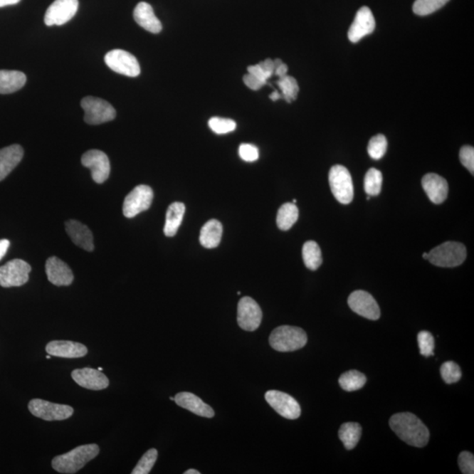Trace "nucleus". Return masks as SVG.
<instances>
[{
  "label": "nucleus",
  "instance_id": "1",
  "mask_svg": "<svg viewBox=\"0 0 474 474\" xmlns=\"http://www.w3.org/2000/svg\"><path fill=\"white\" fill-rule=\"evenodd\" d=\"M390 428L408 445L424 447L430 440V431L418 417L411 413L395 414L389 421Z\"/></svg>",
  "mask_w": 474,
  "mask_h": 474
},
{
  "label": "nucleus",
  "instance_id": "2",
  "mask_svg": "<svg viewBox=\"0 0 474 474\" xmlns=\"http://www.w3.org/2000/svg\"><path fill=\"white\" fill-rule=\"evenodd\" d=\"M99 453L100 447L95 443L80 446L69 453L53 458L52 468L60 473H76Z\"/></svg>",
  "mask_w": 474,
  "mask_h": 474
},
{
  "label": "nucleus",
  "instance_id": "3",
  "mask_svg": "<svg viewBox=\"0 0 474 474\" xmlns=\"http://www.w3.org/2000/svg\"><path fill=\"white\" fill-rule=\"evenodd\" d=\"M270 346L277 352H290L298 351L307 344V336L302 329L298 327L280 326L270 334Z\"/></svg>",
  "mask_w": 474,
  "mask_h": 474
},
{
  "label": "nucleus",
  "instance_id": "4",
  "mask_svg": "<svg viewBox=\"0 0 474 474\" xmlns=\"http://www.w3.org/2000/svg\"><path fill=\"white\" fill-rule=\"evenodd\" d=\"M466 249L464 244L457 242H446L434 248L428 253V260L434 265L443 268H453L464 263Z\"/></svg>",
  "mask_w": 474,
  "mask_h": 474
},
{
  "label": "nucleus",
  "instance_id": "5",
  "mask_svg": "<svg viewBox=\"0 0 474 474\" xmlns=\"http://www.w3.org/2000/svg\"><path fill=\"white\" fill-rule=\"evenodd\" d=\"M329 182L331 191L341 204L347 205L354 196V188L351 173L342 165H334L330 169Z\"/></svg>",
  "mask_w": 474,
  "mask_h": 474
},
{
  "label": "nucleus",
  "instance_id": "6",
  "mask_svg": "<svg viewBox=\"0 0 474 474\" xmlns=\"http://www.w3.org/2000/svg\"><path fill=\"white\" fill-rule=\"evenodd\" d=\"M81 107L85 111V122L89 125H100L116 117L114 107L100 98L85 97L81 100Z\"/></svg>",
  "mask_w": 474,
  "mask_h": 474
},
{
  "label": "nucleus",
  "instance_id": "7",
  "mask_svg": "<svg viewBox=\"0 0 474 474\" xmlns=\"http://www.w3.org/2000/svg\"><path fill=\"white\" fill-rule=\"evenodd\" d=\"M105 63L115 73L135 78L141 73L140 65L135 56L122 50H114L105 56Z\"/></svg>",
  "mask_w": 474,
  "mask_h": 474
},
{
  "label": "nucleus",
  "instance_id": "8",
  "mask_svg": "<svg viewBox=\"0 0 474 474\" xmlns=\"http://www.w3.org/2000/svg\"><path fill=\"white\" fill-rule=\"evenodd\" d=\"M154 194L152 188L141 184L134 188L124 199L123 214L127 218H134L148 210L152 204Z\"/></svg>",
  "mask_w": 474,
  "mask_h": 474
},
{
  "label": "nucleus",
  "instance_id": "9",
  "mask_svg": "<svg viewBox=\"0 0 474 474\" xmlns=\"http://www.w3.org/2000/svg\"><path fill=\"white\" fill-rule=\"evenodd\" d=\"M31 266L21 259H14L0 267V285L3 288L21 287L28 281Z\"/></svg>",
  "mask_w": 474,
  "mask_h": 474
},
{
  "label": "nucleus",
  "instance_id": "10",
  "mask_svg": "<svg viewBox=\"0 0 474 474\" xmlns=\"http://www.w3.org/2000/svg\"><path fill=\"white\" fill-rule=\"evenodd\" d=\"M28 409L33 416L45 421L66 420L74 413V409L70 406L52 404L41 399L30 401Z\"/></svg>",
  "mask_w": 474,
  "mask_h": 474
},
{
  "label": "nucleus",
  "instance_id": "11",
  "mask_svg": "<svg viewBox=\"0 0 474 474\" xmlns=\"http://www.w3.org/2000/svg\"><path fill=\"white\" fill-rule=\"evenodd\" d=\"M265 400L268 404L281 416L289 420L299 418L302 409L298 401L291 395L280 392V391L270 390L266 392Z\"/></svg>",
  "mask_w": 474,
  "mask_h": 474
},
{
  "label": "nucleus",
  "instance_id": "12",
  "mask_svg": "<svg viewBox=\"0 0 474 474\" xmlns=\"http://www.w3.org/2000/svg\"><path fill=\"white\" fill-rule=\"evenodd\" d=\"M262 310L256 300L251 297H243L240 300L237 307V322L241 329L255 331L262 322Z\"/></svg>",
  "mask_w": 474,
  "mask_h": 474
},
{
  "label": "nucleus",
  "instance_id": "13",
  "mask_svg": "<svg viewBox=\"0 0 474 474\" xmlns=\"http://www.w3.org/2000/svg\"><path fill=\"white\" fill-rule=\"evenodd\" d=\"M82 164L92 172L93 181L103 184L110 175V161L107 154L101 150L92 149L86 152L82 157Z\"/></svg>",
  "mask_w": 474,
  "mask_h": 474
},
{
  "label": "nucleus",
  "instance_id": "14",
  "mask_svg": "<svg viewBox=\"0 0 474 474\" xmlns=\"http://www.w3.org/2000/svg\"><path fill=\"white\" fill-rule=\"evenodd\" d=\"M348 304L353 312L364 318L376 321L381 317V310L377 302L370 293L363 290H357L351 293Z\"/></svg>",
  "mask_w": 474,
  "mask_h": 474
},
{
  "label": "nucleus",
  "instance_id": "15",
  "mask_svg": "<svg viewBox=\"0 0 474 474\" xmlns=\"http://www.w3.org/2000/svg\"><path fill=\"white\" fill-rule=\"evenodd\" d=\"M78 0H55L45 14L44 22L48 26H62L77 14Z\"/></svg>",
  "mask_w": 474,
  "mask_h": 474
},
{
  "label": "nucleus",
  "instance_id": "16",
  "mask_svg": "<svg viewBox=\"0 0 474 474\" xmlns=\"http://www.w3.org/2000/svg\"><path fill=\"white\" fill-rule=\"evenodd\" d=\"M375 20L370 9L364 6L357 11L354 21L349 29L348 37L352 43H357L363 37L370 35L375 29Z\"/></svg>",
  "mask_w": 474,
  "mask_h": 474
},
{
  "label": "nucleus",
  "instance_id": "17",
  "mask_svg": "<svg viewBox=\"0 0 474 474\" xmlns=\"http://www.w3.org/2000/svg\"><path fill=\"white\" fill-rule=\"evenodd\" d=\"M71 377L78 385L90 390H102L109 386V379L103 372L96 369L83 368L74 370Z\"/></svg>",
  "mask_w": 474,
  "mask_h": 474
},
{
  "label": "nucleus",
  "instance_id": "18",
  "mask_svg": "<svg viewBox=\"0 0 474 474\" xmlns=\"http://www.w3.org/2000/svg\"><path fill=\"white\" fill-rule=\"evenodd\" d=\"M421 186L428 199L434 204H442L447 199L449 186L443 177L436 173H428L421 179Z\"/></svg>",
  "mask_w": 474,
  "mask_h": 474
},
{
  "label": "nucleus",
  "instance_id": "19",
  "mask_svg": "<svg viewBox=\"0 0 474 474\" xmlns=\"http://www.w3.org/2000/svg\"><path fill=\"white\" fill-rule=\"evenodd\" d=\"M48 281L58 287L70 285L73 283L74 275L73 270L68 266L67 263L61 259L51 257L48 259L45 265Z\"/></svg>",
  "mask_w": 474,
  "mask_h": 474
},
{
  "label": "nucleus",
  "instance_id": "20",
  "mask_svg": "<svg viewBox=\"0 0 474 474\" xmlns=\"http://www.w3.org/2000/svg\"><path fill=\"white\" fill-rule=\"evenodd\" d=\"M48 355L63 357V359H78L88 354V349L84 344L71 341H52L46 346Z\"/></svg>",
  "mask_w": 474,
  "mask_h": 474
},
{
  "label": "nucleus",
  "instance_id": "21",
  "mask_svg": "<svg viewBox=\"0 0 474 474\" xmlns=\"http://www.w3.org/2000/svg\"><path fill=\"white\" fill-rule=\"evenodd\" d=\"M174 401L179 407L189 410L195 415L206 418H212L214 416V409L194 394L188 392L177 394Z\"/></svg>",
  "mask_w": 474,
  "mask_h": 474
},
{
  "label": "nucleus",
  "instance_id": "22",
  "mask_svg": "<svg viewBox=\"0 0 474 474\" xmlns=\"http://www.w3.org/2000/svg\"><path fill=\"white\" fill-rule=\"evenodd\" d=\"M65 229L74 244L86 251H93V233L85 225L78 221L70 220L65 223Z\"/></svg>",
  "mask_w": 474,
  "mask_h": 474
},
{
  "label": "nucleus",
  "instance_id": "23",
  "mask_svg": "<svg viewBox=\"0 0 474 474\" xmlns=\"http://www.w3.org/2000/svg\"><path fill=\"white\" fill-rule=\"evenodd\" d=\"M134 19L137 23L142 28L152 33L162 31L161 21L158 20L152 6L146 2H140L134 10Z\"/></svg>",
  "mask_w": 474,
  "mask_h": 474
},
{
  "label": "nucleus",
  "instance_id": "24",
  "mask_svg": "<svg viewBox=\"0 0 474 474\" xmlns=\"http://www.w3.org/2000/svg\"><path fill=\"white\" fill-rule=\"evenodd\" d=\"M24 150L18 144L11 145L0 149V181L5 179L21 163Z\"/></svg>",
  "mask_w": 474,
  "mask_h": 474
},
{
  "label": "nucleus",
  "instance_id": "25",
  "mask_svg": "<svg viewBox=\"0 0 474 474\" xmlns=\"http://www.w3.org/2000/svg\"><path fill=\"white\" fill-rule=\"evenodd\" d=\"M223 232V225L219 221L210 220L201 228L199 242L206 249H214L219 246Z\"/></svg>",
  "mask_w": 474,
  "mask_h": 474
},
{
  "label": "nucleus",
  "instance_id": "26",
  "mask_svg": "<svg viewBox=\"0 0 474 474\" xmlns=\"http://www.w3.org/2000/svg\"><path fill=\"white\" fill-rule=\"evenodd\" d=\"M26 77L18 70H0V93L9 94L19 91L25 85Z\"/></svg>",
  "mask_w": 474,
  "mask_h": 474
},
{
  "label": "nucleus",
  "instance_id": "27",
  "mask_svg": "<svg viewBox=\"0 0 474 474\" xmlns=\"http://www.w3.org/2000/svg\"><path fill=\"white\" fill-rule=\"evenodd\" d=\"M184 212L186 206L181 202H174L169 206L164 228L165 236L172 237L177 234L182 223Z\"/></svg>",
  "mask_w": 474,
  "mask_h": 474
},
{
  "label": "nucleus",
  "instance_id": "28",
  "mask_svg": "<svg viewBox=\"0 0 474 474\" xmlns=\"http://www.w3.org/2000/svg\"><path fill=\"white\" fill-rule=\"evenodd\" d=\"M299 218V209L295 203H285L277 214V225L281 231H287L293 227Z\"/></svg>",
  "mask_w": 474,
  "mask_h": 474
},
{
  "label": "nucleus",
  "instance_id": "29",
  "mask_svg": "<svg viewBox=\"0 0 474 474\" xmlns=\"http://www.w3.org/2000/svg\"><path fill=\"white\" fill-rule=\"evenodd\" d=\"M362 428L357 423H345L342 425L338 436L347 450H352L359 443Z\"/></svg>",
  "mask_w": 474,
  "mask_h": 474
},
{
  "label": "nucleus",
  "instance_id": "30",
  "mask_svg": "<svg viewBox=\"0 0 474 474\" xmlns=\"http://www.w3.org/2000/svg\"><path fill=\"white\" fill-rule=\"evenodd\" d=\"M302 258L307 269L317 270L322 263V251L318 244L314 241L305 243L302 248Z\"/></svg>",
  "mask_w": 474,
  "mask_h": 474
},
{
  "label": "nucleus",
  "instance_id": "31",
  "mask_svg": "<svg viewBox=\"0 0 474 474\" xmlns=\"http://www.w3.org/2000/svg\"><path fill=\"white\" fill-rule=\"evenodd\" d=\"M367 377L362 372L352 370L344 372L339 378V385L346 392H354L366 385Z\"/></svg>",
  "mask_w": 474,
  "mask_h": 474
},
{
  "label": "nucleus",
  "instance_id": "32",
  "mask_svg": "<svg viewBox=\"0 0 474 474\" xmlns=\"http://www.w3.org/2000/svg\"><path fill=\"white\" fill-rule=\"evenodd\" d=\"M383 177L377 169L372 168L364 177V191L368 196H377L381 191Z\"/></svg>",
  "mask_w": 474,
  "mask_h": 474
},
{
  "label": "nucleus",
  "instance_id": "33",
  "mask_svg": "<svg viewBox=\"0 0 474 474\" xmlns=\"http://www.w3.org/2000/svg\"><path fill=\"white\" fill-rule=\"evenodd\" d=\"M277 85L280 86L281 90V96L287 100V102L291 103L293 100L297 99L299 93V85L296 79L293 77L285 76L280 78L277 82Z\"/></svg>",
  "mask_w": 474,
  "mask_h": 474
},
{
  "label": "nucleus",
  "instance_id": "34",
  "mask_svg": "<svg viewBox=\"0 0 474 474\" xmlns=\"http://www.w3.org/2000/svg\"><path fill=\"white\" fill-rule=\"evenodd\" d=\"M449 0H416L413 11L420 16L431 14L442 9Z\"/></svg>",
  "mask_w": 474,
  "mask_h": 474
},
{
  "label": "nucleus",
  "instance_id": "35",
  "mask_svg": "<svg viewBox=\"0 0 474 474\" xmlns=\"http://www.w3.org/2000/svg\"><path fill=\"white\" fill-rule=\"evenodd\" d=\"M387 149V141L385 135H377L369 142L368 154L372 159L379 160L385 156Z\"/></svg>",
  "mask_w": 474,
  "mask_h": 474
},
{
  "label": "nucleus",
  "instance_id": "36",
  "mask_svg": "<svg viewBox=\"0 0 474 474\" xmlns=\"http://www.w3.org/2000/svg\"><path fill=\"white\" fill-rule=\"evenodd\" d=\"M158 453L156 449H150L142 457L132 474H148L152 471L157 460Z\"/></svg>",
  "mask_w": 474,
  "mask_h": 474
},
{
  "label": "nucleus",
  "instance_id": "37",
  "mask_svg": "<svg viewBox=\"0 0 474 474\" xmlns=\"http://www.w3.org/2000/svg\"><path fill=\"white\" fill-rule=\"evenodd\" d=\"M441 376L447 384H453L460 381L462 377L461 369L458 364L453 362V361H448V362L442 364Z\"/></svg>",
  "mask_w": 474,
  "mask_h": 474
},
{
  "label": "nucleus",
  "instance_id": "38",
  "mask_svg": "<svg viewBox=\"0 0 474 474\" xmlns=\"http://www.w3.org/2000/svg\"><path fill=\"white\" fill-rule=\"evenodd\" d=\"M209 126L217 135L231 133L236 129V123L231 119L213 117L209 120Z\"/></svg>",
  "mask_w": 474,
  "mask_h": 474
},
{
  "label": "nucleus",
  "instance_id": "39",
  "mask_svg": "<svg viewBox=\"0 0 474 474\" xmlns=\"http://www.w3.org/2000/svg\"><path fill=\"white\" fill-rule=\"evenodd\" d=\"M417 341H418L421 355L426 357L434 355L435 340L431 333L428 331H421L417 336Z\"/></svg>",
  "mask_w": 474,
  "mask_h": 474
},
{
  "label": "nucleus",
  "instance_id": "40",
  "mask_svg": "<svg viewBox=\"0 0 474 474\" xmlns=\"http://www.w3.org/2000/svg\"><path fill=\"white\" fill-rule=\"evenodd\" d=\"M461 164L472 173H474V149L471 146L462 147L460 152Z\"/></svg>",
  "mask_w": 474,
  "mask_h": 474
},
{
  "label": "nucleus",
  "instance_id": "41",
  "mask_svg": "<svg viewBox=\"0 0 474 474\" xmlns=\"http://www.w3.org/2000/svg\"><path fill=\"white\" fill-rule=\"evenodd\" d=\"M458 465L461 470L462 473L464 474H473L474 473V456L473 454L469 451H463L458 457Z\"/></svg>",
  "mask_w": 474,
  "mask_h": 474
},
{
  "label": "nucleus",
  "instance_id": "42",
  "mask_svg": "<svg viewBox=\"0 0 474 474\" xmlns=\"http://www.w3.org/2000/svg\"><path fill=\"white\" fill-rule=\"evenodd\" d=\"M239 156L243 161L251 163V162L258 159V149L257 147L249 144H241L239 147Z\"/></svg>",
  "mask_w": 474,
  "mask_h": 474
},
{
  "label": "nucleus",
  "instance_id": "43",
  "mask_svg": "<svg viewBox=\"0 0 474 474\" xmlns=\"http://www.w3.org/2000/svg\"><path fill=\"white\" fill-rule=\"evenodd\" d=\"M248 73L251 74L252 76L258 78V79H260L261 81L265 83H267V80H268V79L273 76L272 74H270L263 70L259 63L256 65L248 67Z\"/></svg>",
  "mask_w": 474,
  "mask_h": 474
},
{
  "label": "nucleus",
  "instance_id": "44",
  "mask_svg": "<svg viewBox=\"0 0 474 474\" xmlns=\"http://www.w3.org/2000/svg\"><path fill=\"white\" fill-rule=\"evenodd\" d=\"M243 82L248 88L253 90V91H258V90H260L263 85H266V83L261 81L260 79H258V78L252 76V75L249 73L243 77Z\"/></svg>",
  "mask_w": 474,
  "mask_h": 474
},
{
  "label": "nucleus",
  "instance_id": "45",
  "mask_svg": "<svg viewBox=\"0 0 474 474\" xmlns=\"http://www.w3.org/2000/svg\"><path fill=\"white\" fill-rule=\"evenodd\" d=\"M288 71V65H285L284 63H280V65L275 68V70H274V74H275L276 76L280 77V78H281L287 76Z\"/></svg>",
  "mask_w": 474,
  "mask_h": 474
},
{
  "label": "nucleus",
  "instance_id": "46",
  "mask_svg": "<svg viewBox=\"0 0 474 474\" xmlns=\"http://www.w3.org/2000/svg\"><path fill=\"white\" fill-rule=\"evenodd\" d=\"M9 246H10L9 240L7 239L0 240V260H1V259L4 257H5L7 251H9Z\"/></svg>",
  "mask_w": 474,
  "mask_h": 474
},
{
  "label": "nucleus",
  "instance_id": "47",
  "mask_svg": "<svg viewBox=\"0 0 474 474\" xmlns=\"http://www.w3.org/2000/svg\"><path fill=\"white\" fill-rule=\"evenodd\" d=\"M21 0H0V7L16 5Z\"/></svg>",
  "mask_w": 474,
  "mask_h": 474
},
{
  "label": "nucleus",
  "instance_id": "48",
  "mask_svg": "<svg viewBox=\"0 0 474 474\" xmlns=\"http://www.w3.org/2000/svg\"><path fill=\"white\" fill-rule=\"evenodd\" d=\"M282 96L280 93L277 91H274L272 94L270 95V99L272 100L273 101H276L278 100L281 99Z\"/></svg>",
  "mask_w": 474,
  "mask_h": 474
},
{
  "label": "nucleus",
  "instance_id": "49",
  "mask_svg": "<svg viewBox=\"0 0 474 474\" xmlns=\"http://www.w3.org/2000/svg\"><path fill=\"white\" fill-rule=\"evenodd\" d=\"M184 474H199V473H199V471H197V470L189 469V470H187V471H186V472H184Z\"/></svg>",
  "mask_w": 474,
  "mask_h": 474
},
{
  "label": "nucleus",
  "instance_id": "50",
  "mask_svg": "<svg viewBox=\"0 0 474 474\" xmlns=\"http://www.w3.org/2000/svg\"><path fill=\"white\" fill-rule=\"evenodd\" d=\"M423 258L424 259H428V253H423Z\"/></svg>",
  "mask_w": 474,
  "mask_h": 474
},
{
  "label": "nucleus",
  "instance_id": "51",
  "mask_svg": "<svg viewBox=\"0 0 474 474\" xmlns=\"http://www.w3.org/2000/svg\"><path fill=\"white\" fill-rule=\"evenodd\" d=\"M98 370H99V371H100V372H102V371H103V368H102V367H99V368H98Z\"/></svg>",
  "mask_w": 474,
  "mask_h": 474
},
{
  "label": "nucleus",
  "instance_id": "52",
  "mask_svg": "<svg viewBox=\"0 0 474 474\" xmlns=\"http://www.w3.org/2000/svg\"><path fill=\"white\" fill-rule=\"evenodd\" d=\"M296 202H297V199H293V203H295V204Z\"/></svg>",
  "mask_w": 474,
  "mask_h": 474
},
{
  "label": "nucleus",
  "instance_id": "53",
  "mask_svg": "<svg viewBox=\"0 0 474 474\" xmlns=\"http://www.w3.org/2000/svg\"><path fill=\"white\" fill-rule=\"evenodd\" d=\"M170 400L174 401V397H170Z\"/></svg>",
  "mask_w": 474,
  "mask_h": 474
},
{
  "label": "nucleus",
  "instance_id": "54",
  "mask_svg": "<svg viewBox=\"0 0 474 474\" xmlns=\"http://www.w3.org/2000/svg\"><path fill=\"white\" fill-rule=\"evenodd\" d=\"M47 359H51V355H48V356H47Z\"/></svg>",
  "mask_w": 474,
  "mask_h": 474
}]
</instances>
